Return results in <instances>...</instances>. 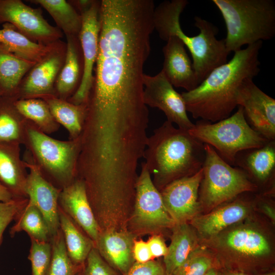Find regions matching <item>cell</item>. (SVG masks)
<instances>
[{
	"label": "cell",
	"mask_w": 275,
	"mask_h": 275,
	"mask_svg": "<svg viewBox=\"0 0 275 275\" xmlns=\"http://www.w3.org/2000/svg\"><path fill=\"white\" fill-rule=\"evenodd\" d=\"M262 42L234 52L229 61L212 70L195 89L181 94L194 118L216 122L230 116L238 105L243 84L260 72Z\"/></svg>",
	"instance_id": "cell-1"
},
{
	"label": "cell",
	"mask_w": 275,
	"mask_h": 275,
	"mask_svg": "<svg viewBox=\"0 0 275 275\" xmlns=\"http://www.w3.org/2000/svg\"><path fill=\"white\" fill-rule=\"evenodd\" d=\"M143 158L160 191L171 182L192 176L202 168L204 144L188 130L176 128L167 120L148 137Z\"/></svg>",
	"instance_id": "cell-2"
},
{
	"label": "cell",
	"mask_w": 275,
	"mask_h": 275,
	"mask_svg": "<svg viewBox=\"0 0 275 275\" xmlns=\"http://www.w3.org/2000/svg\"><path fill=\"white\" fill-rule=\"evenodd\" d=\"M188 2L186 0L165 1L155 7L153 25L161 39L171 36L178 37L189 51L193 66L199 84L214 68L228 62L230 52L224 39L218 40V28L211 22L196 16L195 25L200 33L189 36L182 31L180 16Z\"/></svg>",
	"instance_id": "cell-3"
},
{
	"label": "cell",
	"mask_w": 275,
	"mask_h": 275,
	"mask_svg": "<svg viewBox=\"0 0 275 275\" xmlns=\"http://www.w3.org/2000/svg\"><path fill=\"white\" fill-rule=\"evenodd\" d=\"M225 22L227 50L269 40L275 36V2L273 0H212Z\"/></svg>",
	"instance_id": "cell-4"
},
{
	"label": "cell",
	"mask_w": 275,
	"mask_h": 275,
	"mask_svg": "<svg viewBox=\"0 0 275 275\" xmlns=\"http://www.w3.org/2000/svg\"><path fill=\"white\" fill-rule=\"evenodd\" d=\"M216 259L238 265H253L273 257L274 248L269 232L250 217L210 238L200 240Z\"/></svg>",
	"instance_id": "cell-5"
},
{
	"label": "cell",
	"mask_w": 275,
	"mask_h": 275,
	"mask_svg": "<svg viewBox=\"0 0 275 275\" xmlns=\"http://www.w3.org/2000/svg\"><path fill=\"white\" fill-rule=\"evenodd\" d=\"M188 131L202 143L211 146L231 166H234L240 152L261 147L269 141L249 125L240 106L230 117L214 123L201 120Z\"/></svg>",
	"instance_id": "cell-6"
},
{
	"label": "cell",
	"mask_w": 275,
	"mask_h": 275,
	"mask_svg": "<svg viewBox=\"0 0 275 275\" xmlns=\"http://www.w3.org/2000/svg\"><path fill=\"white\" fill-rule=\"evenodd\" d=\"M204 149L203 177L199 190L201 212H208L243 193L258 190L242 170L226 162L211 146L204 144Z\"/></svg>",
	"instance_id": "cell-7"
},
{
	"label": "cell",
	"mask_w": 275,
	"mask_h": 275,
	"mask_svg": "<svg viewBox=\"0 0 275 275\" xmlns=\"http://www.w3.org/2000/svg\"><path fill=\"white\" fill-rule=\"evenodd\" d=\"M133 211L131 222L142 232L172 228L175 223L168 213L160 191L153 183L144 162L135 184Z\"/></svg>",
	"instance_id": "cell-8"
},
{
	"label": "cell",
	"mask_w": 275,
	"mask_h": 275,
	"mask_svg": "<svg viewBox=\"0 0 275 275\" xmlns=\"http://www.w3.org/2000/svg\"><path fill=\"white\" fill-rule=\"evenodd\" d=\"M79 9L81 12V26L78 36L84 64L81 79L72 97V101L75 105L87 102L93 85V71L98 54L100 30V2L92 1Z\"/></svg>",
	"instance_id": "cell-9"
},
{
	"label": "cell",
	"mask_w": 275,
	"mask_h": 275,
	"mask_svg": "<svg viewBox=\"0 0 275 275\" xmlns=\"http://www.w3.org/2000/svg\"><path fill=\"white\" fill-rule=\"evenodd\" d=\"M143 83L144 101L147 106L162 111L167 120L179 128L189 130L194 126L181 94L175 90L162 71L154 76L144 74Z\"/></svg>",
	"instance_id": "cell-10"
},
{
	"label": "cell",
	"mask_w": 275,
	"mask_h": 275,
	"mask_svg": "<svg viewBox=\"0 0 275 275\" xmlns=\"http://www.w3.org/2000/svg\"><path fill=\"white\" fill-rule=\"evenodd\" d=\"M202 168L195 174L176 180L160 190L164 206L175 224L189 223L201 214L199 190Z\"/></svg>",
	"instance_id": "cell-11"
},
{
	"label": "cell",
	"mask_w": 275,
	"mask_h": 275,
	"mask_svg": "<svg viewBox=\"0 0 275 275\" xmlns=\"http://www.w3.org/2000/svg\"><path fill=\"white\" fill-rule=\"evenodd\" d=\"M32 146L41 162L58 178H72L80 142H64L36 130H29Z\"/></svg>",
	"instance_id": "cell-12"
},
{
	"label": "cell",
	"mask_w": 275,
	"mask_h": 275,
	"mask_svg": "<svg viewBox=\"0 0 275 275\" xmlns=\"http://www.w3.org/2000/svg\"><path fill=\"white\" fill-rule=\"evenodd\" d=\"M237 103L253 129L268 141H274L275 99L249 79L240 88Z\"/></svg>",
	"instance_id": "cell-13"
},
{
	"label": "cell",
	"mask_w": 275,
	"mask_h": 275,
	"mask_svg": "<svg viewBox=\"0 0 275 275\" xmlns=\"http://www.w3.org/2000/svg\"><path fill=\"white\" fill-rule=\"evenodd\" d=\"M0 22L11 23L28 38L39 41H51L61 36L38 10L19 0H0Z\"/></svg>",
	"instance_id": "cell-14"
},
{
	"label": "cell",
	"mask_w": 275,
	"mask_h": 275,
	"mask_svg": "<svg viewBox=\"0 0 275 275\" xmlns=\"http://www.w3.org/2000/svg\"><path fill=\"white\" fill-rule=\"evenodd\" d=\"M253 206V203L237 197L208 212L199 214L189 223L196 230L200 240L207 239L250 217Z\"/></svg>",
	"instance_id": "cell-15"
},
{
	"label": "cell",
	"mask_w": 275,
	"mask_h": 275,
	"mask_svg": "<svg viewBox=\"0 0 275 275\" xmlns=\"http://www.w3.org/2000/svg\"><path fill=\"white\" fill-rule=\"evenodd\" d=\"M162 48L164 56L161 71L173 87L184 89L187 92L199 85L193 63L185 45L176 36H170Z\"/></svg>",
	"instance_id": "cell-16"
},
{
	"label": "cell",
	"mask_w": 275,
	"mask_h": 275,
	"mask_svg": "<svg viewBox=\"0 0 275 275\" xmlns=\"http://www.w3.org/2000/svg\"><path fill=\"white\" fill-rule=\"evenodd\" d=\"M59 197L62 210L85 231L95 244L100 230L84 182L79 180L72 183L64 188Z\"/></svg>",
	"instance_id": "cell-17"
},
{
	"label": "cell",
	"mask_w": 275,
	"mask_h": 275,
	"mask_svg": "<svg viewBox=\"0 0 275 275\" xmlns=\"http://www.w3.org/2000/svg\"><path fill=\"white\" fill-rule=\"evenodd\" d=\"M29 197V203L35 206L43 216L50 238L60 229L57 189L46 181L36 168H31L24 187Z\"/></svg>",
	"instance_id": "cell-18"
},
{
	"label": "cell",
	"mask_w": 275,
	"mask_h": 275,
	"mask_svg": "<svg viewBox=\"0 0 275 275\" xmlns=\"http://www.w3.org/2000/svg\"><path fill=\"white\" fill-rule=\"evenodd\" d=\"M133 235L126 230L100 232L95 247L108 262L126 273L133 264Z\"/></svg>",
	"instance_id": "cell-19"
},
{
	"label": "cell",
	"mask_w": 275,
	"mask_h": 275,
	"mask_svg": "<svg viewBox=\"0 0 275 275\" xmlns=\"http://www.w3.org/2000/svg\"><path fill=\"white\" fill-rule=\"evenodd\" d=\"M234 166L242 170L249 179L262 185L273 181L275 172V141L264 146L240 152L236 156Z\"/></svg>",
	"instance_id": "cell-20"
},
{
	"label": "cell",
	"mask_w": 275,
	"mask_h": 275,
	"mask_svg": "<svg viewBox=\"0 0 275 275\" xmlns=\"http://www.w3.org/2000/svg\"><path fill=\"white\" fill-rule=\"evenodd\" d=\"M172 229L171 243L163 257L168 275H171L200 245L199 237L189 223L176 224Z\"/></svg>",
	"instance_id": "cell-21"
},
{
	"label": "cell",
	"mask_w": 275,
	"mask_h": 275,
	"mask_svg": "<svg viewBox=\"0 0 275 275\" xmlns=\"http://www.w3.org/2000/svg\"><path fill=\"white\" fill-rule=\"evenodd\" d=\"M14 28L11 23H5L0 29L1 48L35 63L47 58L50 52L49 47L34 42Z\"/></svg>",
	"instance_id": "cell-22"
},
{
	"label": "cell",
	"mask_w": 275,
	"mask_h": 275,
	"mask_svg": "<svg viewBox=\"0 0 275 275\" xmlns=\"http://www.w3.org/2000/svg\"><path fill=\"white\" fill-rule=\"evenodd\" d=\"M60 227L63 233L68 255L75 265L81 266L95 244L84 236L61 208H59Z\"/></svg>",
	"instance_id": "cell-23"
},
{
	"label": "cell",
	"mask_w": 275,
	"mask_h": 275,
	"mask_svg": "<svg viewBox=\"0 0 275 275\" xmlns=\"http://www.w3.org/2000/svg\"><path fill=\"white\" fill-rule=\"evenodd\" d=\"M38 63L32 70L24 82L23 90L25 94H41L51 91L61 61L59 56H52Z\"/></svg>",
	"instance_id": "cell-24"
},
{
	"label": "cell",
	"mask_w": 275,
	"mask_h": 275,
	"mask_svg": "<svg viewBox=\"0 0 275 275\" xmlns=\"http://www.w3.org/2000/svg\"><path fill=\"white\" fill-rule=\"evenodd\" d=\"M48 106L52 116L69 131L73 137L77 138L83 129L86 104L75 105L54 98L49 100Z\"/></svg>",
	"instance_id": "cell-25"
},
{
	"label": "cell",
	"mask_w": 275,
	"mask_h": 275,
	"mask_svg": "<svg viewBox=\"0 0 275 275\" xmlns=\"http://www.w3.org/2000/svg\"><path fill=\"white\" fill-rule=\"evenodd\" d=\"M51 16L59 28L69 36H79L81 26V16L75 9L64 0H37Z\"/></svg>",
	"instance_id": "cell-26"
},
{
	"label": "cell",
	"mask_w": 275,
	"mask_h": 275,
	"mask_svg": "<svg viewBox=\"0 0 275 275\" xmlns=\"http://www.w3.org/2000/svg\"><path fill=\"white\" fill-rule=\"evenodd\" d=\"M16 223L10 229V233L24 231L30 236L31 239L48 242L50 235L48 227L38 209L29 203L20 211L17 217Z\"/></svg>",
	"instance_id": "cell-27"
},
{
	"label": "cell",
	"mask_w": 275,
	"mask_h": 275,
	"mask_svg": "<svg viewBox=\"0 0 275 275\" xmlns=\"http://www.w3.org/2000/svg\"><path fill=\"white\" fill-rule=\"evenodd\" d=\"M35 64L0 48L1 93H9L14 90Z\"/></svg>",
	"instance_id": "cell-28"
},
{
	"label": "cell",
	"mask_w": 275,
	"mask_h": 275,
	"mask_svg": "<svg viewBox=\"0 0 275 275\" xmlns=\"http://www.w3.org/2000/svg\"><path fill=\"white\" fill-rule=\"evenodd\" d=\"M74 37H68L65 64L57 80V89L61 94L72 91L80 77V62Z\"/></svg>",
	"instance_id": "cell-29"
},
{
	"label": "cell",
	"mask_w": 275,
	"mask_h": 275,
	"mask_svg": "<svg viewBox=\"0 0 275 275\" xmlns=\"http://www.w3.org/2000/svg\"><path fill=\"white\" fill-rule=\"evenodd\" d=\"M11 149L6 144H0V182L14 198V196L22 191L24 193L25 181L22 180L15 156Z\"/></svg>",
	"instance_id": "cell-30"
},
{
	"label": "cell",
	"mask_w": 275,
	"mask_h": 275,
	"mask_svg": "<svg viewBox=\"0 0 275 275\" xmlns=\"http://www.w3.org/2000/svg\"><path fill=\"white\" fill-rule=\"evenodd\" d=\"M50 239L51 257L46 275H75L80 266L74 264L69 257L61 229Z\"/></svg>",
	"instance_id": "cell-31"
},
{
	"label": "cell",
	"mask_w": 275,
	"mask_h": 275,
	"mask_svg": "<svg viewBox=\"0 0 275 275\" xmlns=\"http://www.w3.org/2000/svg\"><path fill=\"white\" fill-rule=\"evenodd\" d=\"M217 261L213 253L200 244L171 275H205Z\"/></svg>",
	"instance_id": "cell-32"
},
{
	"label": "cell",
	"mask_w": 275,
	"mask_h": 275,
	"mask_svg": "<svg viewBox=\"0 0 275 275\" xmlns=\"http://www.w3.org/2000/svg\"><path fill=\"white\" fill-rule=\"evenodd\" d=\"M14 105L21 115L42 126H46L52 121V116L49 108L42 101L23 100L16 102Z\"/></svg>",
	"instance_id": "cell-33"
},
{
	"label": "cell",
	"mask_w": 275,
	"mask_h": 275,
	"mask_svg": "<svg viewBox=\"0 0 275 275\" xmlns=\"http://www.w3.org/2000/svg\"><path fill=\"white\" fill-rule=\"evenodd\" d=\"M51 257V245L48 242L31 239L29 258L32 275H46Z\"/></svg>",
	"instance_id": "cell-34"
},
{
	"label": "cell",
	"mask_w": 275,
	"mask_h": 275,
	"mask_svg": "<svg viewBox=\"0 0 275 275\" xmlns=\"http://www.w3.org/2000/svg\"><path fill=\"white\" fill-rule=\"evenodd\" d=\"M19 136L18 123L7 107H0V144H8Z\"/></svg>",
	"instance_id": "cell-35"
},
{
	"label": "cell",
	"mask_w": 275,
	"mask_h": 275,
	"mask_svg": "<svg viewBox=\"0 0 275 275\" xmlns=\"http://www.w3.org/2000/svg\"><path fill=\"white\" fill-rule=\"evenodd\" d=\"M25 206L16 199L9 202H0V245L5 230Z\"/></svg>",
	"instance_id": "cell-36"
},
{
	"label": "cell",
	"mask_w": 275,
	"mask_h": 275,
	"mask_svg": "<svg viewBox=\"0 0 275 275\" xmlns=\"http://www.w3.org/2000/svg\"><path fill=\"white\" fill-rule=\"evenodd\" d=\"M84 275H115L94 246L87 258Z\"/></svg>",
	"instance_id": "cell-37"
},
{
	"label": "cell",
	"mask_w": 275,
	"mask_h": 275,
	"mask_svg": "<svg viewBox=\"0 0 275 275\" xmlns=\"http://www.w3.org/2000/svg\"><path fill=\"white\" fill-rule=\"evenodd\" d=\"M125 275H168L163 267L157 261L134 263Z\"/></svg>",
	"instance_id": "cell-38"
},
{
	"label": "cell",
	"mask_w": 275,
	"mask_h": 275,
	"mask_svg": "<svg viewBox=\"0 0 275 275\" xmlns=\"http://www.w3.org/2000/svg\"><path fill=\"white\" fill-rule=\"evenodd\" d=\"M132 254L134 260L138 263H146L152 260L153 258L147 242L142 240H134Z\"/></svg>",
	"instance_id": "cell-39"
},
{
	"label": "cell",
	"mask_w": 275,
	"mask_h": 275,
	"mask_svg": "<svg viewBox=\"0 0 275 275\" xmlns=\"http://www.w3.org/2000/svg\"><path fill=\"white\" fill-rule=\"evenodd\" d=\"M152 257H164L168 252V246L161 236L154 235L147 241Z\"/></svg>",
	"instance_id": "cell-40"
},
{
	"label": "cell",
	"mask_w": 275,
	"mask_h": 275,
	"mask_svg": "<svg viewBox=\"0 0 275 275\" xmlns=\"http://www.w3.org/2000/svg\"><path fill=\"white\" fill-rule=\"evenodd\" d=\"M258 206L260 210L269 218L272 223L275 222V211L273 206L268 202L264 200V198H258Z\"/></svg>",
	"instance_id": "cell-41"
},
{
	"label": "cell",
	"mask_w": 275,
	"mask_h": 275,
	"mask_svg": "<svg viewBox=\"0 0 275 275\" xmlns=\"http://www.w3.org/2000/svg\"><path fill=\"white\" fill-rule=\"evenodd\" d=\"M14 200L9 190L0 182V202H9Z\"/></svg>",
	"instance_id": "cell-42"
},
{
	"label": "cell",
	"mask_w": 275,
	"mask_h": 275,
	"mask_svg": "<svg viewBox=\"0 0 275 275\" xmlns=\"http://www.w3.org/2000/svg\"><path fill=\"white\" fill-rule=\"evenodd\" d=\"M205 275H220L216 268L210 269Z\"/></svg>",
	"instance_id": "cell-43"
},
{
	"label": "cell",
	"mask_w": 275,
	"mask_h": 275,
	"mask_svg": "<svg viewBox=\"0 0 275 275\" xmlns=\"http://www.w3.org/2000/svg\"><path fill=\"white\" fill-rule=\"evenodd\" d=\"M227 275H248L244 273L240 272H230L227 274Z\"/></svg>",
	"instance_id": "cell-44"
},
{
	"label": "cell",
	"mask_w": 275,
	"mask_h": 275,
	"mask_svg": "<svg viewBox=\"0 0 275 275\" xmlns=\"http://www.w3.org/2000/svg\"><path fill=\"white\" fill-rule=\"evenodd\" d=\"M260 275H275L274 272H268L266 273L261 274Z\"/></svg>",
	"instance_id": "cell-45"
},
{
	"label": "cell",
	"mask_w": 275,
	"mask_h": 275,
	"mask_svg": "<svg viewBox=\"0 0 275 275\" xmlns=\"http://www.w3.org/2000/svg\"><path fill=\"white\" fill-rule=\"evenodd\" d=\"M75 275H84V274L81 273V272H78Z\"/></svg>",
	"instance_id": "cell-46"
},
{
	"label": "cell",
	"mask_w": 275,
	"mask_h": 275,
	"mask_svg": "<svg viewBox=\"0 0 275 275\" xmlns=\"http://www.w3.org/2000/svg\"><path fill=\"white\" fill-rule=\"evenodd\" d=\"M0 94H1V91H0Z\"/></svg>",
	"instance_id": "cell-47"
}]
</instances>
